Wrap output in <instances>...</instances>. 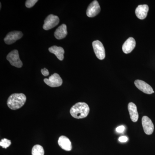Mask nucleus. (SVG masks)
<instances>
[{
    "label": "nucleus",
    "mask_w": 155,
    "mask_h": 155,
    "mask_svg": "<svg viewBox=\"0 0 155 155\" xmlns=\"http://www.w3.org/2000/svg\"><path fill=\"white\" fill-rule=\"evenodd\" d=\"M11 144V141L7 139H3L0 142V146L4 148H7Z\"/></svg>",
    "instance_id": "obj_18"
},
{
    "label": "nucleus",
    "mask_w": 155,
    "mask_h": 155,
    "mask_svg": "<svg viewBox=\"0 0 155 155\" xmlns=\"http://www.w3.org/2000/svg\"><path fill=\"white\" fill-rule=\"evenodd\" d=\"M43 148L40 145L37 144L33 147L31 150L32 155H44Z\"/></svg>",
    "instance_id": "obj_17"
},
{
    "label": "nucleus",
    "mask_w": 155,
    "mask_h": 155,
    "mask_svg": "<svg viewBox=\"0 0 155 155\" xmlns=\"http://www.w3.org/2000/svg\"><path fill=\"white\" fill-rule=\"evenodd\" d=\"M58 143L61 148L66 151L71 150L72 148L71 141L69 138L65 136H61L59 137Z\"/></svg>",
    "instance_id": "obj_11"
},
{
    "label": "nucleus",
    "mask_w": 155,
    "mask_h": 155,
    "mask_svg": "<svg viewBox=\"0 0 155 155\" xmlns=\"http://www.w3.org/2000/svg\"><path fill=\"white\" fill-rule=\"evenodd\" d=\"M23 36V34L21 31H11L7 35L5 38L4 39V41L7 45H11L14 43L18 40L19 39Z\"/></svg>",
    "instance_id": "obj_7"
},
{
    "label": "nucleus",
    "mask_w": 155,
    "mask_h": 155,
    "mask_svg": "<svg viewBox=\"0 0 155 155\" xmlns=\"http://www.w3.org/2000/svg\"><path fill=\"white\" fill-rule=\"evenodd\" d=\"M41 72L42 74L44 75V76H46L49 75V71L48 69L46 68H45L44 69H41Z\"/></svg>",
    "instance_id": "obj_21"
},
{
    "label": "nucleus",
    "mask_w": 155,
    "mask_h": 155,
    "mask_svg": "<svg viewBox=\"0 0 155 155\" xmlns=\"http://www.w3.org/2000/svg\"><path fill=\"white\" fill-rule=\"evenodd\" d=\"M60 19L58 16L50 14L46 18L43 28L45 30H48L55 27L59 24Z\"/></svg>",
    "instance_id": "obj_4"
},
{
    "label": "nucleus",
    "mask_w": 155,
    "mask_h": 155,
    "mask_svg": "<svg viewBox=\"0 0 155 155\" xmlns=\"http://www.w3.org/2000/svg\"><path fill=\"white\" fill-rule=\"evenodd\" d=\"M44 81L48 85L51 87L61 86L63 83V80L58 73H54L48 78H45Z\"/></svg>",
    "instance_id": "obj_6"
},
{
    "label": "nucleus",
    "mask_w": 155,
    "mask_h": 155,
    "mask_svg": "<svg viewBox=\"0 0 155 155\" xmlns=\"http://www.w3.org/2000/svg\"><path fill=\"white\" fill-rule=\"evenodd\" d=\"M26 101V97L22 93L11 94L7 101L8 107L11 110H17L22 107Z\"/></svg>",
    "instance_id": "obj_2"
},
{
    "label": "nucleus",
    "mask_w": 155,
    "mask_h": 155,
    "mask_svg": "<svg viewBox=\"0 0 155 155\" xmlns=\"http://www.w3.org/2000/svg\"><path fill=\"white\" fill-rule=\"evenodd\" d=\"M49 51L50 52L55 55L57 58L60 61H62L64 60L65 52L63 48L57 46H53L49 48Z\"/></svg>",
    "instance_id": "obj_16"
},
{
    "label": "nucleus",
    "mask_w": 155,
    "mask_h": 155,
    "mask_svg": "<svg viewBox=\"0 0 155 155\" xmlns=\"http://www.w3.org/2000/svg\"><path fill=\"white\" fill-rule=\"evenodd\" d=\"M0 5H1V8H2V4H1V3H0Z\"/></svg>",
    "instance_id": "obj_23"
},
{
    "label": "nucleus",
    "mask_w": 155,
    "mask_h": 155,
    "mask_svg": "<svg viewBox=\"0 0 155 155\" xmlns=\"http://www.w3.org/2000/svg\"><path fill=\"white\" fill-rule=\"evenodd\" d=\"M134 84L138 89L147 94H152L154 92L152 87L143 81L136 80L134 81Z\"/></svg>",
    "instance_id": "obj_10"
},
{
    "label": "nucleus",
    "mask_w": 155,
    "mask_h": 155,
    "mask_svg": "<svg viewBox=\"0 0 155 155\" xmlns=\"http://www.w3.org/2000/svg\"><path fill=\"white\" fill-rule=\"evenodd\" d=\"M67 34V25L63 24L56 29L54 35L57 39L61 40L65 38Z\"/></svg>",
    "instance_id": "obj_15"
},
{
    "label": "nucleus",
    "mask_w": 155,
    "mask_h": 155,
    "mask_svg": "<svg viewBox=\"0 0 155 155\" xmlns=\"http://www.w3.org/2000/svg\"><path fill=\"white\" fill-rule=\"evenodd\" d=\"M148 11L149 7L147 5H140L136 9V15L139 19H143L146 18Z\"/></svg>",
    "instance_id": "obj_13"
},
{
    "label": "nucleus",
    "mask_w": 155,
    "mask_h": 155,
    "mask_svg": "<svg viewBox=\"0 0 155 155\" xmlns=\"http://www.w3.org/2000/svg\"><path fill=\"white\" fill-rule=\"evenodd\" d=\"M125 130V127L123 125H121L116 128V132L118 133H122Z\"/></svg>",
    "instance_id": "obj_20"
},
{
    "label": "nucleus",
    "mask_w": 155,
    "mask_h": 155,
    "mask_svg": "<svg viewBox=\"0 0 155 155\" xmlns=\"http://www.w3.org/2000/svg\"><path fill=\"white\" fill-rule=\"evenodd\" d=\"M38 2V0H27L25 2V6L27 8H31L33 7Z\"/></svg>",
    "instance_id": "obj_19"
},
{
    "label": "nucleus",
    "mask_w": 155,
    "mask_h": 155,
    "mask_svg": "<svg viewBox=\"0 0 155 155\" xmlns=\"http://www.w3.org/2000/svg\"><path fill=\"white\" fill-rule=\"evenodd\" d=\"M142 124L145 133L147 135L152 134L154 131V125L152 121L148 117L144 116L142 119Z\"/></svg>",
    "instance_id": "obj_9"
},
{
    "label": "nucleus",
    "mask_w": 155,
    "mask_h": 155,
    "mask_svg": "<svg viewBox=\"0 0 155 155\" xmlns=\"http://www.w3.org/2000/svg\"><path fill=\"white\" fill-rule=\"evenodd\" d=\"M101 11V7L97 1H94L92 2L87 8L86 14L87 17H93L99 14Z\"/></svg>",
    "instance_id": "obj_8"
},
{
    "label": "nucleus",
    "mask_w": 155,
    "mask_h": 155,
    "mask_svg": "<svg viewBox=\"0 0 155 155\" xmlns=\"http://www.w3.org/2000/svg\"><path fill=\"white\" fill-rule=\"evenodd\" d=\"M119 141L120 142L125 143L128 140V138L126 136H121L119 139Z\"/></svg>",
    "instance_id": "obj_22"
},
{
    "label": "nucleus",
    "mask_w": 155,
    "mask_h": 155,
    "mask_svg": "<svg viewBox=\"0 0 155 155\" xmlns=\"http://www.w3.org/2000/svg\"><path fill=\"white\" fill-rule=\"evenodd\" d=\"M92 46L97 58L99 60H104L105 58V50L102 43L99 41H95L93 42Z\"/></svg>",
    "instance_id": "obj_5"
},
{
    "label": "nucleus",
    "mask_w": 155,
    "mask_h": 155,
    "mask_svg": "<svg viewBox=\"0 0 155 155\" xmlns=\"http://www.w3.org/2000/svg\"><path fill=\"white\" fill-rule=\"evenodd\" d=\"M128 110L130 114V118L132 122H137L138 119L139 115L137 108L134 103H129L128 104Z\"/></svg>",
    "instance_id": "obj_14"
},
{
    "label": "nucleus",
    "mask_w": 155,
    "mask_h": 155,
    "mask_svg": "<svg viewBox=\"0 0 155 155\" xmlns=\"http://www.w3.org/2000/svg\"><path fill=\"white\" fill-rule=\"evenodd\" d=\"M136 41L133 38L130 37L127 39L122 45V51L125 54H129L134 48Z\"/></svg>",
    "instance_id": "obj_12"
},
{
    "label": "nucleus",
    "mask_w": 155,
    "mask_h": 155,
    "mask_svg": "<svg viewBox=\"0 0 155 155\" xmlns=\"http://www.w3.org/2000/svg\"><path fill=\"white\" fill-rule=\"evenodd\" d=\"M89 111V107L86 103L78 102L72 106L70 110V114L75 119H83L87 116Z\"/></svg>",
    "instance_id": "obj_1"
},
{
    "label": "nucleus",
    "mask_w": 155,
    "mask_h": 155,
    "mask_svg": "<svg viewBox=\"0 0 155 155\" xmlns=\"http://www.w3.org/2000/svg\"><path fill=\"white\" fill-rule=\"evenodd\" d=\"M7 59L12 66L21 68L23 64L19 58V52L17 50H14L9 53L7 57Z\"/></svg>",
    "instance_id": "obj_3"
}]
</instances>
